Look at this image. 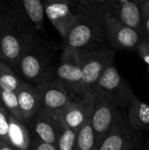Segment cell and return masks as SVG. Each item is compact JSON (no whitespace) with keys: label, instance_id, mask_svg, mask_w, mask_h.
I'll return each mask as SVG.
<instances>
[{"label":"cell","instance_id":"32","mask_svg":"<svg viewBox=\"0 0 149 150\" xmlns=\"http://www.w3.org/2000/svg\"><path fill=\"white\" fill-rule=\"evenodd\" d=\"M148 73H149V67H148Z\"/></svg>","mask_w":149,"mask_h":150},{"label":"cell","instance_id":"13","mask_svg":"<svg viewBox=\"0 0 149 150\" xmlns=\"http://www.w3.org/2000/svg\"><path fill=\"white\" fill-rule=\"evenodd\" d=\"M139 134L130 127L127 116L126 119L122 115L113 130L97 150H131L136 145Z\"/></svg>","mask_w":149,"mask_h":150},{"label":"cell","instance_id":"4","mask_svg":"<svg viewBox=\"0 0 149 150\" xmlns=\"http://www.w3.org/2000/svg\"><path fill=\"white\" fill-rule=\"evenodd\" d=\"M93 94L96 98L110 101L121 109L129 107L136 97L129 83L121 76L113 65L103 73L93 91Z\"/></svg>","mask_w":149,"mask_h":150},{"label":"cell","instance_id":"6","mask_svg":"<svg viewBox=\"0 0 149 150\" xmlns=\"http://www.w3.org/2000/svg\"><path fill=\"white\" fill-rule=\"evenodd\" d=\"M83 91L93 93V91L103 73L112 65L115 52L108 47H98L80 50Z\"/></svg>","mask_w":149,"mask_h":150},{"label":"cell","instance_id":"22","mask_svg":"<svg viewBox=\"0 0 149 150\" xmlns=\"http://www.w3.org/2000/svg\"><path fill=\"white\" fill-rule=\"evenodd\" d=\"M62 123V128L58 138L56 146L59 150H75L77 133L68 128L63 121Z\"/></svg>","mask_w":149,"mask_h":150},{"label":"cell","instance_id":"1","mask_svg":"<svg viewBox=\"0 0 149 150\" xmlns=\"http://www.w3.org/2000/svg\"><path fill=\"white\" fill-rule=\"evenodd\" d=\"M36 32L25 16L9 7L0 22V61L18 71L19 61Z\"/></svg>","mask_w":149,"mask_h":150},{"label":"cell","instance_id":"5","mask_svg":"<svg viewBox=\"0 0 149 150\" xmlns=\"http://www.w3.org/2000/svg\"><path fill=\"white\" fill-rule=\"evenodd\" d=\"M52 76L59 81L74 99L84 91L80 50L64 47L60 63L52 71Z\"/></svg>","mask_w":149,"mask_h":150},{"label":"cell","instance_id":"19","mask_svg":"<svg viewBox=\"0 0 149 150\" xmlns=\"http://www.w3.org/2000/svg\"><path fill=\"white\" fill-rule=\"evenodd\" d=\"M23 81L11 66L0 61V91L16 92Z\"/></svg>","mask_w":149,"mask_h":150},{"label":"cell","instance_id":"14","mask_svg":"<svg viewBox=\"0 0 149 150\" xmlns=\"http://www.w3.org/2000/svg\"><path fill=\"white\" fill-rule=\"evenodd\" d=\"M45 14L65 40L76 21L77 15L74 14L69 4L65 3H44Z\"/></svg>","mask_w":149,"mask_h":150},{"label":"cell","instance_id":"9","mask_svg":"<svg viewBox=\"0 0 149 150\" xmlns=\"http://www.w3.org/2000/svg\"><path fill=\"white\" fill-rule=\"evenodd\" d=\"M34 85L40 93L42 108L54 115L59 116L73 100L67 89L53 76Z\"/></svg>","mask_w":149,"mask_h":150},{"label":"cell","instance_id":"11","mask_svg":"<svg viewBox=\"0 0 149 150\" xmlns=\"http://www.w3.org/2000/svg\"><path fill=\"white\" fill-rule=\"evenodd\" d=\"M25 124L29 127L32 136L42 142L56 145L63 123L60 115H54L41 108Z\"/></svg>","mask_w":149,"mask_h":150},{"label":"cell","instance_id":"10","mask_svg":"<svg viewBox=\"0 0 149 150\" xmlns=\"http://www.w3.org/2000/svg\"><path fill=\"white\" fill-rule=\"evenodd\" d=\"M96 98L93 93L83 91L77 99H73L61 112L64 124L75 132H78L85 122L91 118Z\"/></svg>","mask_w":149,"mask_h":150},{"label":"cell","instance_id":"18","mask_svg":"<svg viewBox=\"0 0 149 150\" xmlns=\"http://www.w3.org/2000/svg\"><path fill=\"white\" fill-rule=\"evenodd\" d=\"M127 120L133 130L138 134L149 131V105L135 97L128 107Z\"/></svg>","mask_w":149,"mask_h":150},{"label":"cell","instance_id":"24","mask_svg":"<svg viewBox=\"0 0 149 150\" xmlns=\"http://www.w3.org/2000/svg\"><path fill=\"white\" fill-rule=\"evenodd\" d=\"M142 18L144 38L149 41V1L142 3Z\"/></svg>","mask_w":149,"mask_h":150},{"label":"cell","instance_id":"29","mask_svg":"<svg viewBox=\"0 0 149 150\" xmlns=\"http://www.w3.org/2000/svg\"><path fill=\"white\" fill-rule=\"evenodd\" d=\"M0 150H18V149H15V148H13V147H11V146H10V145H8V144L4 143V142H1V143H0Z\"/></svg>","mask_w":149,"mask_h":150},{"label":"cell","instance_id":"2","mask_svg":"<svg viewBox=\"0 0 149 150\" xmlns=\"http://www.w3.org/2000/svg\"><path fill=\"white\" fill-rule=\"evenodd\" d=\"M106 10L105 4L81 5L64 47L83 50L103 43L106 40L104 24Z\"/></svg>","mask_w":149,"mask_h":150},{"label":"cell","instance_id":"23","mask_svg":"<svg viewBox=\"0 0 149 150\" xmlns=\"http://www.w3.org/2000/svg\"><path fill=\"white\" fill-rule=\"evenodd\" d=\"M10 119L11 115L7 112L0 99V141L4 143H7L8 141Z\"/></svg>","mask_w":149,"mask_h":150},{"label":"cell","instance_id":"27","mask_svg":"<svg viewBox=\"0 0 149 150\" xmlns=\"http://www.w3.org/2000/svg\"><path fill=\"white\" fill-rule=\"evenodd\" d=\"M106 0H79L81 5H90V4H105Z\"/></svg>","mask_w":149,"mask_h":150},{"label":"cell","instance_id":"15","mask_svg":"<svg viewBox=\"0 0 149 150\" xmlns=\"http://www.w3.org/2000/svg\"><path fill=\"white\" fill-rule=\"evenodd\" d=\"M16 94L25 123H26L42 108L40 93L33 83L23 81L16 91Z\"/></svg>","mask_w":149,"mask_h":150},{"label":"cell","instance_id":"26","mask_svg":"<svg viewBox=\"0 0 149 150\" xmlns=\"http://www.w3.org/2000/svg\"><path fill=\"white\" fill-rule=\"evenodd\" d=\"M31 150H59L57 146L52 143L42 142L32 136V149Z\"/></svg>","mask_w":149,"mask_h":150},{"label":"cell","instance_id":"30","mask_svg":"<svg viewBox=\"0 0 149 150\" xmlns=\"http://www.w3.org/2000/svg\"><path fill=\"white\" fill-rule=\"evenodd\" d=\"M44 3H48V4H53V3H65L69 4L71 0H43Z\"/></svg>","mask_w":149,"mask_h":150},{"label":"cell","instance_id":"21","mask_svg":"<svg viewBox=\"0 0 149 150\" xmlns=\"http://www.w3.org/2000/svg\"><path fill=\"white\" fill-rule=\"evenodd\" d=\"M0 99L11 117L25 122L16 92L0 91Z\"/></svg>","mask_w":149,"mask_h":150},{"label":"cell","instance_id":"33","mask_svg":"<svg viewBox=\"0 0 149 150\" xmlns=\"http://www.w3.org/2000/svg\"><path fill=\"white\" fill-rule=\"evenodd\" d=\"M0 143H1V141H0Z\"/></svg>","mask_w":149,"mask_h":150},{"label":"cell","instance_id":"16","mask_svg":"<svg viewBox=\"0 0 149 150\" xmlns=\"http://www.w3.org/2000/svg\"><path fill=\"white\" fill-rule=\"evenodd\" d=\"M6 2L11 9L25 16L37 31L42 28L46 15L43 0H6Z\"/></svg>","mask_w":149,"mask_h":150},{"label":"cell","instance_id":"20","mask_svg":"<svg viewBox=\"0 0 149 150\" xmlns=\"http://www.w3.org/2000/svg\"><path fill=\"white\" fill-rule=\"evenodd\" d=\"M97 149L96 136L91 124V118H90L77 132L75 150H97Z\"/></svg>","mask_w":149,"mask_h":150},{"label":"cell","instance_id":"3","mask_svg":"<svg viewBox=\"0 0 149 150\" xmlns=\"http://www.w3.org/2000/svg\"><path fill=\"white\" fill-rule=\"evenodd\" d=\"M50 58L44 40L36 33L25 47L17 72L27 82L36 84L52 76Z\"/></svg>","mask_w":149,"mask_h":150},{"label":"cell","instance_id":"25","mask_svg":"<svg viewBox=\"0 0 149 150\" xmlns=\"http://www.w3.org/2000/svg\"><path fill=\"white\" fill-rule=\"evenodd\" d=\"M136 51L138 52V54H139V55L141 56V58L148 64V66L149 67V41L147 40V39H143L141 42H140V44H139V46H138V47H137V49H136Z\"/></svg>","mask_w":149,"mask_h":150},{"label":"cell","instance_id":"31","mask_svg":"<svg viewBox=\"0 0 149 150\" xmlns=\"http://www.w3.org/2000/svg\"><path fill=\"white\" fill-rule=\"evenodd\" d=\"M139 1H141V3H144V2H147V1H149V0H139Z\"/></svg>","mask_w":149,"mask_h":150},{"label":"cell","instance_id":"7","mask_svg":"<svg viewBox=\"0 0 149 150\" xmlns=\"http://www.w3.org/2000/svg\"><path fill=\"white\" fill-rule=\"evenodd\" d=\"M104 24L106 40L112 48L136 50L140 42L144 39L137 30L119 19L108 9L105 15Z\"/></svg>","mask_w":149,"mask_h":150},{"label":"cell","instance_id":"17","mask_svg":"<svg viewBox=\"0 0 149 150\" xmlns=\"http://www.w3.org/2000/svg\"><path fill=\"white\" fill-rule=\"evenodd\" d=\"M6 144L18 150L32 149V134L25 122L11 117Z\"/></svg>","mask_w":149,"mask_h":150},{"label":"cell","instance_id":"12","mask_svg":"<svg viewBox=\"0 0 149 150\" xmlns=\"http://www.w3.org/2000/svg\"><path fill=\"white\" fill-rule=\"evenodd\" d=\"M105 5L115 17L137 30L144 37L142 3L139 0H106Z\"/></svg>","mask_w":149,"mask_h":150},{"label":"cell","instance_id":"28","mask_svg":"<svg viewBox=\"0 0 149 150\" xmlns=\"http://www.w3.org/2000/svg\"><path fill=\"white\" fill-rule=\"evenodd\" d=\"M8 9H9V6L7 4L6 0H0V22Z\"/></svg>","mask_w":149,"mask_h":150},{"label":"cell","instance_id":"8","mask_svg":"<svg viewBox=\"0 0 149 150\" xmlns=\"http://www.w3.org/2000/svg\"><path fill=\"white\" fill-rule=\"evenodd\" d=\"M121 108L103 98H96L91 116V124L96 136L97 148L113 130L121 119Z\"/></svg>","mask_w":149,"mask_h":150}]
</instances>
